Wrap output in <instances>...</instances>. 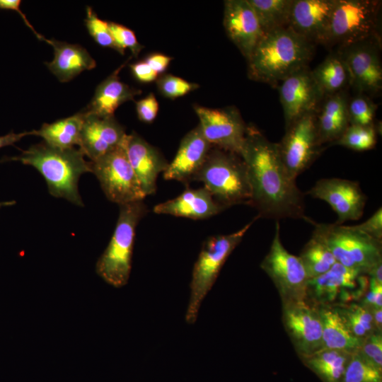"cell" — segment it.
Here are the masks:
<instances>
[{"label": "cell", "instance_id": "d6986e66", "mask_svg": "<svg viewBox=\"0 0 382 382\" xmlns=\"http://www.w3.org/2000/svg\"><path fill=\"white\" fill-rule=\"evenodd\" d=\"M223 23L228 37L248 61L265 35L248 0L225 1Z\"/></svg>", "mask_w": 382, "mask_h": 382}, {"label": "cell", "instance_id": "836d02e7", "mask_svg": "<svg viewBox=\"0 0 382 382\" xmlns=\"http://www.w3.org/2000/svg\"><path fill=\"white\" fill-rule=\"evenodd\" d=\"M375 125L359 126L349 125L342 137L333 144L345 146L357 151L373 149L376 144Z\"/></svg>", "mask_w": 382, "mask_h": 382}, {"label": "cell", "instance_id": "c3c4849f", "mask_svg": "<svg viewBox=\"0 0 382 382\" xmlns=\"http://www.w3.org/2000/svg\"><path fill=\"white\" fill-rule=\"evenodd\" d=\"M371 313L378 331L382 332V308H366Z\"/></svg>", "mask_w": 382, "mask_h": 382}, {"label": "cell", "instance_id": "cb8c5ba5", "mask_svg": "<svg viewBox=\"0 0 382 382\" xmlns=\"http://www.w3.org/2000/svg\"><path fill=\"white\" fill-rule=\"evenodd\" d=\"M345 91L325 96L316 112L320 144H334L349 125Z\"/></svg>", "mask_w": 382, "mask_h": 382}, {"label": "cell", "instance_id": "f546056e", "mask_svg": "<svg viewBox=\"0 0 382 382\" xmlns=\"http://www.w3.org/2000/svg\"><path fill=\"white\" fill-rule=\"evenodd\" d=\"M311 74L325 96L345 91L349 86L347 67L337 51L329 54L311 71Z\"/></svg>", "mask_w": 382, "mask_h": 382}, {"label": "cell", "instance_id": "7402d4cb", "mask_svg": "<svg viewBox=\"0 0 382 382\" xmlns=\"http://www.w3.org/2000/svg\"><path fill=\"white\" fill-rule=\"evenodd\" d=\"M211 149L197 125L182 139L175 157L163 173L164 179L186 184L193 180Z\"/></svg>", "mask_w": 382, "mask_h": 382}, {"label": "cell", "instance_id": "b9f144b4", "mask_svg": "<svg viewBox=\"0 0 382 382\" xmlns=\"http://www.w3.org/2000/svg\"><path fill=\"white\" fill-rule=\"evenodd\" d=\"M357 230L377 240L382 238V209L378 208L363 223L353 226Z\"/></svg>", "mask_w": 382, "mask_h": 382}, {"label": "cell", "instance_id": "7bdbcfd3", "mask_svg": "<svg viewBox=\"0 0 382 382\" xmlns=\"http://www.w3.org/2000/svg\"><path fill=\"white\" fill-rule=\"evenodd\" d=\"M369 291L361 305L366 308H382V284L369 279Z\"/></svg>", "mask_w": 382, "mask_h": 382}, {"label": "cell", "instance_id": "ffe728a7", "mask_svg": "<svg viewBox=\"0 0 382 382\" xmlns=\"http://www.w3.org/2000/svg\"><path fill=\"white\" fill-rule=\"evenodd\" d=\"M335 1L292 0L287 27L313 45H323Z\"/></svg>", "mask_w": 382, "mask_h": 382}, {"label": "cell", "instance_id": "5b68a950", "mask_svg": "<svg viewBox=\"0 0 382 382\" xmlns=\"http://www.w3.org/2000/svg\"><path fill=\"white\" fill-rule=\"evenodd\" d=\"M119 207V216L115 231L96 265L98 275L115 288L122 287L128 282L136 228L147 212V207L143 200Z\"/></svg>", "mask_w": 382, "mask_h": 382}, {"label": "cell", "instance_id": "f907efd6", "mask_svg": "<svg viewBox=\"0 0 382 382\" xmlns=\"http://www.w3.org/2000/svg\"><path fill=\"white\" fill-rule=\"evenodd\" d=\"M16 204L15 201L0 202V208L2 207L11 206Z\"/></svg>", "mask_w": 382, "mask_h": 382}, {"label": "cell", "instance_id": "ac0fdd59", "mask_svg": "<svg viewBox=\"0 0 382 382\" xmlns=\"http://www.w3.org/2000/svg\"><path fill=\"white\" fill-rule=\"evenodd\" d=\"M79 149L93 161L122 145L127 133L114 116L105 117L83 111Z\"/></svg>", "mask_w": 382, "mask_h": 382}, {"label": "cell", "instance_id": "52a82bcc", "mask_svg": "<svg viewBox=\"0 0 382 382\" xmlns=\"http://www.w3.org/2000/svg\"><path fill=\"white\" fill-rule=\"evenodd\" d=\"M314 226L313 236L330 250L337 262L364 274L382 263L381 241L357 230L353 226L318 224Z\"/></svg>", "mask_w": 382, "mask_h": 382}, {"label": "cell", "instance_id": "7dc6e473", "mask_svg": "<svg viewBox=\"0 0 382 382\" xmlns=\"http://www.w3.org/2000/svg\"><path fill=\"white\" fill-rule=\"evenodd\" d=\"M30 134H35V130L21 133H14L11 132L7 134L0 136V149L4 146L13 145L15 143L20 141L23 137Z\"/></svg>", "mask_w": 382, "mask_h": 382}, {"label": "cell", "instance_id": "d4e9b609", "mask_svg": "<svg viewBox=\"0 0 382 382\" xmlns=\"http://www.w3.org/2000/svg\"><path fill=\"white\" fill-rule=\"evenodd\" d=\"M54 50V59L46 63L50 71L61 82H68L86 70L96 67V62L82 46L56 40H45Z\"/></svg>", "mask_w": 382, "mask_h": 382}, {"label": "cell", "instance_id": "60d3db41", "mask_svg": "<svg viewBox=\"0 0 382 382\" xmlns=\"http://www.w3.org/2000/svg\"><path fill=\"white\" fill-rule=\"evenodd\" d=\"M138 118L143 122L151 123L158 112V103L153 93L136 103Z\"/></svg>", "mask_w": 382, "mask_h": 382}, {"label": "cell", "instance_id": "f1b7e54d", "mask_svg": "<svg viewBox=\"0 0 382 382\" xmlns=\"http://www.w3.org/2000/svg\"><path fill=\"white\" fill-rule=\"evenodd\" d=\"M83 120V112L59 120L52 123H45L35 135L40 136L50 146L60 148H73L79 144L80 134Z\"/></svg>", "mask_w": 382, "mask_h": 382}, {"label": "cell", "instance_id": "9c48e42d", "mask_svg": "<svg viewBox=\"0 0 382 382\" xmlns=\"http://www.w3.org/2000/svg\"><path fill=\"white\" fill-rule=\"evenodd\" d=\"M260 267L273 282L282 303L306 301L308 276L299 256L291 254L283 245L278 221L270 248Z\"/></svg>", "mask_w": 382, "mask_h": 382}, {"label": "cell", "instance_id": "8fae6325", "mask_svg": "<svg viewBox=\"0 0 382 382\" xmlns=\"http://www.w3.org/2000/svg\"><path fill=\"white\" fill-rule=\"evenodd\" d=\"M369 288V278L336 262L328 272L308 280L306 301L318 307H334L359 299Z\"/></svg>", "mask_w": 382, "mask_h": 382}, {"label": "cell", "instance_id": "d6a6232c", "mask_svg": "<svg viewBox=\"0 0 382 382\" xmlns=\"http://www.w3.org/2000/svg\"><path fill=\"white\" fill-rule=\"evenodd\" d=\"M334 308L341 316L350 332L357 338L362 340L372 333L379 332L370 311L361 303H345Z\"/></svg>", "mask_w": 382, "mask_h": 382}, {"label": "cell", "instance_id": "2e32d148", "mask_svg": "<svg viewBox=\"0 0 382 382\" xmlns=\"http://www.w3.org/2000/svg\"><path fill=\"white\" fill-rule=\"evenodd\" d=\"M278 84L286 127L302 116L316 112L325 97L308 67L292 74Z\"/></svg>", "mask_w": 382, "mask_h": 382}, {"label": "cell", "instance_id": "ee69618b", "mask_svg": "<svg viewBox=\"0 0 382 382\" xmlns=\"http://www.w3.org/2000/svg\"><path fill=\"white\" fill-rule=\"evenodd\" d=\"M129 67L134 78L141 83L152 82L156 81L159 76L144 60L134 62L130 64Z\"/></svg>", "mask_w": 382, "mask_h": 382}, {"label": "cell", "instance_id": "f6af8a7d", "mask_svg": "<svg viewBox=\"0 0 382 382\" xmlns=\"http://www.w3.org/2000/svg\"><path fill=\"white\" fill-rule=\"evenodd\" d=\"M172 57L161 53H153L144 60L158 75L163 73L169 66Z\"/></svg>", "mask_w": 382, "mask_h": 382}, {"label": "cell", "instance_id": "8d00e7d4", "mask_svg": "<svg viewBox=\"0 0 382 382\" xmlns=\"http://www.w3.org/2000/svg\"><path fill=\"white\" fill-rule=\"evenodd\" d=\"M85 23L90 35L96 42L102 47H109L117 52L110 30L109 22L98 18L93 8L89 6L86 8Z\"/></svg>", "mask_w": 382, "mask_h": 382}, {"label": "cell", "instance_id": "30bf717a", "mask_svg": "<svg viewBox=\"0 0 382 382\" xmlns=\"http://www.w3.org/2000/svg\"><path fill=\"white\" fill-rule=\"evenodd\" d=\"M90 162L91 173L96 176L110 202L122 205L146 197L127 158L124 142L112 151Z\"/></svg>", "mask_w": 382, "mask_h": 382}, {"label": "cell", "instance_id": "83f0119b", "mask_svg": "<svg viewBox=\"0 0 382 382\" xmlns=\"http://www.w3.org/2000/svg\"><path fill=\"white\" fill-rule=\"evenodd\" d=\"M352 354L347 351L323 349L302 361L323 382H342Z\"/></svg>", "mask_w": 382, "mask_h": 382}, {"label": "cell", "instance_id": "e575fe53", "mask_svg": "<svg viewBox=\"0 0 382 382\" xmlns=\"http://www.w3.org/2000/svg\"><path fill=\"white\" fill-rule=\"evenodd\" d=\"M376 105L364 94L358 93L348 99L347 112L349 125L359 126L374 125Z\"/></svg>", "mask_w": 382, "mask_h": 382}, {"label": "cell", "instance_id": "44dd1931", "mask_svg": "<svg viewBox=\"0 0 382 382\" xmlns=\"http://www.w3.org/2000/svg\"><path fill=\"white\" fill-rule=\"evenodd\" d=\"M124 146L144 195H153L158 176L164 173L168 163L157 149L136 132L127 134Z\"/></svg>", "mask_w": 382, "mask_h": 382}, {"label": "cell", "instance_id": "6da1fadb", "mask_svg": "<svg viewBox=\"0 0 382 382\" xmlns=\"http://www.w3.org/2000/svg\"><path fill=\"white\" fill-rule=\"evenodd\" d=\"M239 155L248 171L250 205L257 209L259 218L306 219L303 194L287 174L277 143L269 141L255 126L248 125Z\"/></svg>", "mask_w": 382, "mask_h": 382}, {"label": "cell", "instance_id": "ab89813d", "mask_svg": "<svg viewBox=\"0 0 382 382\" xmlns=\"http://www.w3.org/2000/svg\"><path fill=\"white\" fill-rule=\"evenodd\" d=\"M356 352L364 360L382 370V332H376L362 339Z\"/></svg>", "mask_w": 382, "mask_h": 382}, {"label": "cell", "instance_id": "8992f818", "mask_svg": "<svg viewBox=\"0 0 382 382\" xmlns=\"http://www.w3.org/2000/svg\"><path fill=\"white\" fill-rule=\"evenodd\" d=\"M258 218L257 216L236 232L212 236L204 241L192 269L190 299L185 314L187 323L196 322L202 303L214 284L223 265Z\"/></svg>", "mask_w": 382, "mask_h": 382}, {"label": "cell", "instance_id": "f35d334b", "mask_svg": "<svg viewBox=\"0 0 382 382\" xmlns=\"http://www.w3.org/2000/svg\"><path fill=\"white\" fill-rule=\"evenodd\" d=\"M109 27L117 52L124 54L125 50L129 49L132 56L137 57L144 47L138 42L134 31L114 22H109Z\"/></svg>", "mask_w": 382, "mask_h": 382}, {"label": "cell", "instance_id": "277c9868", "mask_svg": "<svg viewBox=\"0 0 382 382\" xmlns=\"http://www.w3.org/2000/svg\"><path fill=\"white\" fill-rule=\"evenodd\" d=\"M193 180L202 182L224 209L241 204L250 205L251 190L248 171L238 154L211 149Z\"/></svg>", "mask_w": 382, "mask_h": 382}, {"label": "cell", "instance_id": "7c38bea8", "mask_svg": "<svg viewBox=\"0 0 382 382\" xmlns=\"http://www.w3.org/2000/svg\"><path fill=\"white\" fill-rule=\"evenodd\" d=\"M277 144L287 174L296 180L323 150L319 141L316 112L306 114L286 127L285 134Z\"/></svg>", "mask_w": 382, "mask_h": 382}, {"label": "cell", "instance_id": "603a6c76", "mask_svg": "<svg viewBox=\"0 0 382 382\" xmlns=\"http://www.w3.org/2000/svg\"><path fill=\"white\" fill-rule=\"evenodd\" d=\"M224 209L204 187L187 188L178 197L154 206V212L190 219L210 218Z\"/></svg>", "mask_w": 382, "mask_h": 382}, {"label": "cell", "instance_id": "4dcf8cb0", "mask_svg": "<svg viewBox=\"0 0 382 382\" xmlns=\"http://www.w3.org/2000/svg\"><path fill=\"white\" fill-rule=\"evenodd\" d=\"M267 33L287 27L292 0H248Z\"/></svg>", "mask_w": 382, "mask_h": 382}, {"label": "cell", "instance_id": "bcb514c9", "mask_svg": "<svg viewBox=\"0 0 382 382\" xmlns=\"http://www.w3.org/2000/svg\"><path fill=\"white\" fill-rule=\"evenodd\" d=\"M21 4V1L20 0H0V9L13 10L18 12L19 15L21 16V17L22 18L24 23H25V25L32 30V31L37 36V37L40 40L45 41L46 38L42 36L41 35H40L37 32H36L35 30L32 26V25L28 21V18H26L25 15L23 13V11L21 9V7H20Z\"/></svg>", "mask_w": 382, "mask_h": 382}, {"label": "cell", "instance_id": "681fc988", "mask_svg": "<svg viewBox=\"0 0 382 382\" xmlns=\"http://www.w3.org/2000/svg\"><path fill=\"white\" fill-rule=\"evenodd\" d=\"M369 279L382 284V263L375 266L367 274Z\"/></svg>", "mask_w": 382, "mask_h": 382}, {"label": "cell", "instance_id": "ba28073f", "mask_svg": "<svg viewBox=\"0 0 382 382\" xmlns=\"http://www.w3.org/2000/svg\"><path fill=\"white\" fill-rule=\"evenodd\" d=\"M381 6L378 0H336L323 45L339 49L368 40L381 41Z\"/></svg>", "mask_w": 382, "mask_h": 382}, {"label": "cell", "instance_id": "1f68e13d", "mask_svg": "<svg viewBox=\"0 0 382 382\" xmlns=\"http://www.w3.org/2000/svg\"><path fill=\"white\" fill-rule=\"evenodd\" d=\"M299 257L308 279L325 273L337 262L325 243L313 235L302 249Z\"/></svg>", "mask_w": 382, "mask_h": 382}, {"label": "cell", "instance_id": "e0dca14e", "mask_svg": "<svg viewBox=\"0 0 382 382\" xmlns=\"http://www.w3.org/2000/svg\"><path fill=\"white\" fill-rule=\"evenodd\" d=\"M308 194L330 206L337 216V224L359 219L363 215L366 201V197L357 182L337 178L318 180Z\"/></svg>", "mask_w": 382, "mask_h": 382}, {"label": "cell", "instance_id": "d590c367", "mask_svg": "<svg viewBox=\"0 0 382 382\" xmlns=\"http://www.w3.org/2000/svg\"><path fill=\"white\" fill-rule=\"evenodd\" d=\"M342 382H382V370L364 360L355 352L347 364Z\"/></svg>", "mask_w": 382, "mask_h": 382}, {"label": "cell", "instance_id": "9a60e30c", "mask_svg": "<svg viewBox=\"0 0 382 382\" xmlns=\"http://www.w3.org/2000/svg\"><path fill=\"white\" fill-rule=\"evenodd\" d=\"M194 110L202 133L212 146L240 154L248 125L235 107L210 108L195 105Z\"/></svg>", "mask_w": 382, "mask_h": 382}, {"label": "cell", "instance_id": "4316f807", "mask_svg": "<svg viewBox=\"0 0 382 382\" xmlns=\"http://www.w3.org/2000/svg\"><path fill=\"white\" fill-rule=\"evenodd\" d=\"M322 320L323 349L355 352L361 340L349 330L341 316L334 307H319Z\"/></svg>", "mask_w": 382, "mask_h": 382}, {"label": "cell", "instance_id": "7a4b0ae2", "mask_svg": "<svg viewBox=\"0 0 382 382\" xmlns=\"http://www.w3.org/2000/svg\"><path fill=\"white\" fill-rule=\"evenodd\" d=\"M314 47L289 27L265 33L248 60V76L255 81L277 85L308 67Z\"/></svg>", "mask_w": 382, "mask_h": 382}, {"label": "cell", "instance_id": "484cf974", "mask_svg": "<svg viewBox=\"0 0 382 382\" xmlns=\"http://www.w3.org/2000/svg\"><path fill=\"white\" fill-rule=\"evenodd\" d=\"M125 65L122 64L97 86L86 111L100 116L112 117L120 105L141 93L140 90L120 81L118 74Z\"/></svg>", "mask_w": 382, "mask_h": 382}, {"label": "cell", "instance_id": "74e56055", "mask_svg": "<svg viewBox=\"0 0 382 382\" xmlns=\"http://www.w3.org/2000/svg\"><path fill=\"white\" fill-rule=\"evenodd\" d=\"M158 91L165 97L175 99L198 88L199 85L180 77L167 74L156 80Z\"/></svg>", "mask_w": 382, "mask_h": 382}, {"label": "cell", "instance_id": "4fadbf2b", "mask_svg": "<svg viewBox=\"0 0 382 382\" xmlns=\"http://www.w3.org/2000/svg\"><path fill=\"white\" fill-rule=\"evenodd\" d=\"M381 42L368 40L337 49L347 67L349 86L367 96L382 89Z\"/></svg>", "mask_w": 382, "mask_h": 382}, {"label": "cell", "instance_id": "5bb4252c", "mask_svg": "<svg viewBox=\"0 0 382 382\" xmlns=\"http://www.w3.org/2000/svg\"><path fill=\"white\" fill-rule=\"evenodd\" d=\"M282 321L301 359L323 348L319 307L307 301L282 303Z\"/></svg>", "mask_w": 382, "mask_h": 382}, {"label": "cell", "instance_id": "3957f363", "mask_svg": "<svg viewBox=\"0 0 382 382\" xmlns=\"http://www.w3.org/2000/svg\"><path fill=\"white\" fill-rule=\"evenodd\" d=\"M84 156L79 149H60L42 142L6 160L34 167L45 178L50 195L83 207L78 183L81 175L91 173V162Z\"/></svg>", "mask_w": 382, "mask_h": 382}]
</instances>
